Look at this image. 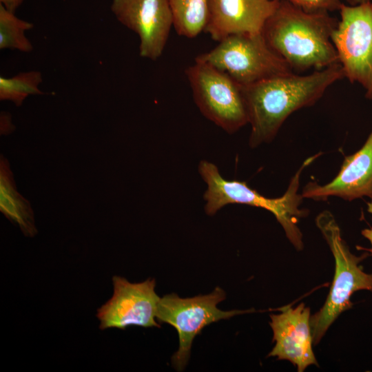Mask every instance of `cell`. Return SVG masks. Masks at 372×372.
<instances>
[{"label": "cell", "instance_id": "obj_1", "mask_svg": "<svg viewBox=\"0 0 372 372\" xmlns=\"http://www.w3.org/2000/svg\"><path fill=\"white\" fill-rule=\"evenodd\" d=\"M343 78L342 67L336 63L306 75L291 72L240 85L251 125L249 147L271 143L291 114L313 105Z\"/></svg>", "mask_w": 372, "mask_h": 372}, {"label": "cell", "instance_id": "obj_2", "mask_svg": "<svg viewBox=\"0 0 372 372\" xmlns=\"http://www.w3.org/2000/svg\"><path fill=\"white\" fill-rule=\"evenodd\" d=\"M329 13L308 11L280 0L262 34L293 72L322 70L340 63L332 41L338 20Z\"/></svg>", "mask_w": 372, "mask_h": 372}, {"label": "cell", "instance_id": "obj_3", "mask_svg": "<svg viewBox=\"0 0 372 372\" xmlns=\"http://www.w3.org/2000/svg\"><path fill=\"white\" fill-rule=\"evenodd\" d=\"M321 152L304 161L291 177L284 194L278 198H269L250 187L247 182L227 180L220 173L217 166L203 160L198 165V172L207 185L203 199L205 211L209 216L216 214L223 207L231 204L246 205L270 211L283 228L286 237L298 251L304 247L302 234L298 227L300 220L309 214L306 209H300L303 197L298 192L300 179L304 169L311 164Z\"/></svg>", "mask_w": 372, "mask_h": 372}, {"label": "cell", "instance_id": "obj_4", "mask_svg": "<svg viewBox=\"0 0 372 372\" xmlns=\"http://www.w3.org/2000/svg\"><path fill=\"white\" fill-rule=\"evenodd\" d=\"M315 222L335 260V273L329 293L323 306L310 318L313 342L316 345L338 317L351 308L350 298L355 292L360 290L372 292V273H366L360 265L369 254L364 253L358 256L351 252L331 211L320 212Z\"/></svg>", "mask_w": 372, "mask_h": 372}, {"label": "cell", "instance_id": "obj_5", "mask_svg": "<svg viewBox=\"0 0 372 372\" xmlns=\"http://www.w3.org/2000/svg\"><path fill=\"white\" fill-rule=\"evenodd\" d=\"M196 59L227 73L241 86L293 72L269 47L262 32L230 35Z\"/></svg>", "mask_w": 372, "mask_h": 372}, {"label": "cell", "instance_id": "obj_6", "mask_svg": "<svg viewBox=\"0 0 372 372\" xmlns=\"http://www.w3.org/2000/svg\"><path fill=\"white\" fill-rule=\"evenodd\" d=\"M225 292L219 287L206 295L180 298L172 293L160 298L156 319L175 328L178 335V349L172 357V364L178 371L186 367L195 337L211 323L234 316L255 311L220 310L217 305L225 299Z\"/></svg>", "mask_w": 372, "mask_h": 372}, {"label": "cell", "instance_id": "obj_7", "mask_svg": "<svg viewBox=\"0 0 372 372\" xmlns=\"http://www.w3.org/2000/svg\"><path fill=\"white\" fill-rule=\"evenodd\" d=\"M185 74L195 103L207 119L229 134L249 124L241 87L227 73L195 59Z\"/></svg>", "mask_w": 372, "mask_h": 372}, {"label": "cell", "instance_id": "obj_8", "mask_svg": "<svg viewBox=\"0 0 372 372\" xmlns=\"http://www.w3.org/2000/svg\"><path fill=\"white\" fill-rule=\"evenodd\" d=\"M332 34L344 77L358 83L372 100V2L342 3Z\"/></svg>", "mask_w": 372, "mask_h": 372}, {"label": "cell", "instance_id": "obj_9", "mask_svg": "<svg viewBox=\"0 0 372 372\" xmlns=\"http://www.w3.org/2000/svg\"><path fill=\"white\" fill-rule=\"evenodd\" d=\"M112 284V297L96 312L101 330L125 329L131 326L160 327L156 319L161 298L155 291L154 278L133 283L114 276Z\"/></svg>", "mask_w": 372, "mask_h": 372}, {"label": "cell", "instance_id": "obj_10", "mask_svg": "<svg viewBox=\"0 0 372 372\" xmlns=\"http://www.w3.org/2000/svg\"><path fill=\"white\" fill-rule=\"evenodd\" d=\"M117 20L139 38V54L152 61L163 52L173 26L169 0H112Z\"/></svg>", "mask_w": 372, "mask_h": 372}, {"label": "cell", "instance_id": "obj_11", "mask_svg": "<svg viewBox=\"0 0 372 372\" xmlns=\"http://www.w3.org/2000/svg\"><path fill=\"white\" fill-rule=\"evenodd\" d=\"M271 314L270 327L275 346L268 357L289 360L303 372L309 366H318L313 351V337L310 324V309L300 303L293 308L285 306Z\"/></svg>", "mask_w": 372, "mask_h": 372}, {"label": "cell", "instance_id": "obj_12", "mask_svg": "<svg viewBox=\"0 0 372 372\" xmlns=\"http://www.w3.org/2000/svg\"><path fill=\"white\" fill-rule=\"evenodd\" d=\"M304 198L317 201L338 197L352 201L367 197L372 200V130L362 146L346 156L338 174L330 182H309L301 193Z\"/></svg>", "mask_w": 372, "mask_h": 372}, {"label": "cell", "instance_id": "obj_13", "mask_svg": "<svg viewBox=\"0 0 372 372\" xmlns=\"http://www.w3.org/2000/svg\"><path fill=\"white\" fill-rule=\"evenodd\" d=\"M278 0H209L205 31L220 41L237 34H257L276 10Z\"/></svg>", "mask_w": 372, "mask_h": 372}, {"label": "cell", "instance_id": "obj_14", "mask_svg": "<svg viewBox=\"0 0 372 372\" xmlns=\"http://www.w3.org/2000/svg\"><path fill=\"white\" fill-rule=\"evenodd\" d=\"M0 209L9 220L19 226L25 236L37 234L31 205L17 192L9 162L3 155L0 158Z\"/></svg>", "mask_w": 372, "mask_h": 372}, {"label": "cell", "instance_id": "obj_15", "mask_svg": "<svg viewBox=\"0 0 372 372\" xmlns=\"http://www.w3.org/2000/svg\"><path fill=\"white\" fill-rule=\"evenodd\" d=\"M173 27L178 35L189 39L205 30L209 13V0H169Z\"/></svg>", "mask_w": 372, "mask_h": 372}, {"label": "cell", "instance_id": "obj_16", "mask_svg": "<svg viewBox=\"0 0 372 372\" xmlns=\"http://www.w3.org/2000/svg\"><path fill=\"white\" fill-rule=\"evenodd\" d=\"M34 24L18 18L14 12L0 3V49L17 50L30 52L33 50L31 41L25 32L32 29Z\"/></svg>", "mask_w": 372, "mask_h": 372}, {"label": "cell", "instance_id": "obj_17", "mask_svg": "<svg viewBox=\"0 0 372 372\" xmlns=\"http://www.w3.org/2000/svg\"><path fill=\"white\" fill-rule=\"evenodd\" d=\"M42 82L39 71L21 72L12 77L0 76V100L10 101L20 106L30 95L41 94L39 85Z\"/></svg>", "mask_w": 372, "mask_h": 372}, {"label": "cell", "instance_id": "obj_18", "mask_svg": "<svg viewBox=\"0 0 372 372\" xmlns=\"http://www.w3.org/2000/svg\"><path fill=\"white\" fill-rule=\"evenodd\" d=\"M280 1V0H278ZM304 10L312 12H332L339 10L343 3L341 0H283Z\"/></svg>", "mask_w": 372, "mask_h": 372}, {"label": "cell", "instance_id": "obj_19", "mask_svg": "<svg viewBox=\"0 0 372 372\" xmlns=\"http://www.w3.org/2000/svg\"><path fill=\"white\" fill-rule=\"evenodd\" d=\"M367 211L371 214H372V201L367 203ZM362 235L363 237H364L366 239H367L370 244H371V248L370 249H362L368 251L371 253L372 256V227L366 228L362 230L361 231Z\"/></svg>", "mask_w": 372, "mask_h": 372}, {"label": "cell", "instance_id": "obj_20", "mask_svg": "<svg viewBox=\"0 0 372 372\" xmlns=\"http://www.w3.org/2000/svg\"><path fill=\"white\" fill-rule=\"evenodd\" d=\"M23 0H0V3L8 10L15 12L17 8L22 3Z\"/></svg>", "mask_w": 372, "mask_h": 372}, {"label": "cell", "instance_id": "obj_21", "mask_svg": "<svg viewBox=\"0 0 372 372\" xmlns=\"http://www.w3.org/2000/svg\"><path fill=\"white\" fill-rule=\"evenodd\" d=\"M349 5L355 6L360 3L372 2V0H347Z\"/></svg>", "mask_w": 372, "mask_h": 372}]
</instances>
